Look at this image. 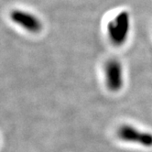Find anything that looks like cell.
<instances>
[{"label": "cell", "mask_w": 152, "mask_h": 152, "mask_svg": "<svg viewBox=\"0 0 152 152\" xmlns=\"http://www.w3.org/2000/svg\"><path fill=\"white\" fill-rule=\"evenodd\" d=\"M130 31V17L128 12L121 11L114 17L106 26L107 37L111 44L123 46L127 40Z\"/></svg>", "instance_id": "obj_1"}, {"label": "cell", "mask_w": 152, "mask_h": 152, "mask_svg": "<svg viewBox=\"0 0 152 152\" xmlns=\"http://www.w3.org/2000/svg\"><path fill=\"white\" fill-rule=\"evenodd\" d=\"M104 83L111 92H118L124 85V71L121 62L116 59L108 60L104 66Z\"/></svg>", "instance_id": "obj_2"}, {"label": "cell", "mask_w": 152, "mask_h": 152, "mask_svg": "<svg viewBox=\"0 0 152 152\" xmlns=\"http://www.w3.org/2000/svg\"><path fill=\"white\" fill-rule=\"evenodd\" d=\"M10 18L16 24L30 33H38L42 28L40 20L33 14H30L27 11L13 10L10 14Z\"/></svg>", "instance_id": "obj_3"}, {"label": "cell", "mask_w": 152, "mask_h": 152, "mask_svg": "<svg viewBox=\"0 0 152 152\" xmlns=\"http://www.w3.org/2000/svg\"><path fill=\"white\" fill-rule=\"evenodd\" d=\"M118 137L122 140L135 142L146 147L152 146V135L150 133L141 132L135 127L130 126H123L118 129Z\"/></svg>", "instance_id": "obj_4"}]
</instances>
